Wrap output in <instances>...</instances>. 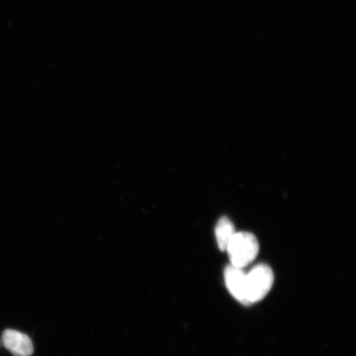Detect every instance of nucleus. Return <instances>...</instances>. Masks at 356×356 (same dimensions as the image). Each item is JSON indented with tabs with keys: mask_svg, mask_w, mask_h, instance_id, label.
Here are the masks:
<instances>
[{
	"mask_svg": "<svg viewBox=\"0 0 356 356\" xmlns=\"http://www.w3.org/2000/svg\"><path fill=\"white\" fill-rule=\"evenodd\" d=\"M231 265L243 269L256 259L259 243L254 235L248 232L236 233L226 248Z\"/></svg>",
	"mask_w": 356,
	"mask_h": 356,
	"instance_id": "nucleus-1",
	"label": "nucleus"
},
{
	"mask_svg": "<svg viewBox=\"0 0 356 356\" xmlns=\"http://www.w3.org/2000/svg\"><path fill=\"white\" fill-rule=\"evenodd\" d=\"M274 274L269 266L257 265L246 274L245 295L248 305L254 304L264 299L273 288Z\"/></svg>",
	"mask_w": 356,
	"mask_h": 356,
	"instance_id": "nucleus-2",
	"label": "nucleus"
},
{
	"mask_svg": "<svg viewBox=\"0 0 356 356\" xmlns=\"http://www.w3.org/2000/svg\"><path fill=\"white\" fill-rule=\"evenodd\" d=\"M225 280L227 288L235 300L241 304L248 305L245 286H246V273L243 269L230 265L225 270Z\"/></svg>",
	"mask_w": 356,
	"mask_h": 356,
	"instance_id": "nucleus-3",
	"label": "nucleus"
},
{
	"mask_svg": "<svg viewBox=\"0 0 356 356\" xmlns=\"http://www.w3.org/2000/svg\"><path fill=\"white\" fill-rule=\"evenodd\" d=\"M3 342L15 356H31L33 353V342L24 333L8 329L3 334Z\"/></svg>",
	"mask_w": 356,
	"mask_h": 356,
	"instance_id": "nucleus-4",
	"label": "nucleus"
},
{
	"mask_svg": "<svg viewBox=\"0 0 356 356\" xmlns=\"http://www.w3.org/2000/svg\"><path fill=\"white\" fill-rule=\"evenodd\" d=\"M233 222L227 217H222L218 222L216 229V236L218 245L222 251H226L227 247L235 234Z\"/></svg>",
	"mask_w": 356,
	"mask_h": 356,
	"instance_id": "nucleus-5",
	"label": "nucleus"
}]
</instances>
